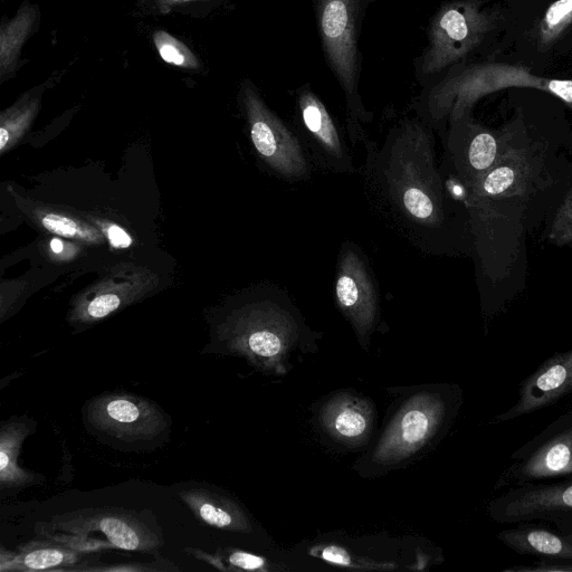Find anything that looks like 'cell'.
<instances>
[{"label": "cell", "instance_id": "f1b7e54d", "mask_svg": "<svg viewBox=\"0 0 572 572\" xmlns=\"http://www.w3.org/2000/svg\"><path fill=\"white\" fill-rule=\"evenodd\" d=\"M549 238L557 244L572 241V190L559 208L555 221L552 223Z\"/></svg>", "mask_w": 572, "mask_h": 572}, {"label": "cell", "instance_id": "f546056e", "mask_svg": "<svg viewBox=\"0 0 572 572\" xmlns=\"http://www.w3.org/2000/svg\"><path fill=\"white\" fill-rule=\"evenodd\" d=\"M569 560H541L532 567H513L504 572H572V562Z\"/></svg>", "mask_w": 572, "mask_h": 572}, {"label": "cell", "instance_id": "8992f818", "mask_svg": "<svg viewBox=\"0 0 572 572\" xmlns=\"http://www.w3.org/2000/svg\"><path fill=\"white\" fill-rule=\"evenodd\" d=\"M242 103L257 159L268 173L284 183H307L313 165L295 130L275 114L251 84H245Z\"/></svg>", "mask_w": 572, "mask_h": 572}, {"label": "cell", "instance_id": "836d02e7", "mask_svg": "<svg viewBox=\"0 0 572 572\" xmlns=\"http://www.w3.org/2000/svg\"><path fill=\"white\" fill-rule=\"evenodd\" d=\"M51 249L54 253H61L64 249V244L56 238V240L51 242Z\"/></svg>", "mask_w": 572, "mask_h": 572}, {"label": "cell", "instance_id": "e575fe53", "mask_svg": "<svg viewBox=\"0 0 572 572\" xmlns=\"http://www.w3.org/2000/svg\"><path fill=\"white\" fill-rule=\"evenodd\" d=\"M565 530L566 533H570V535H572V523H570V521L568 524H565Z\"/></svg>", "mask_w": 572, "mask_h": 572}, {"label": "cell", "instance_id": "7402d4cb", "mask_svg": "<svg viewBox=\"0 0 572 572\" xmlns=\"http://www.w3.org/2000/svg\"><path fill=\"white\" fill-rule=\"evenodd\" d=\"M83 552L61 542L28 543L18 554H5L2 551L0 570L4 571H43L61 570L78 564Z\"/></svg>", "mask_w": 572, "mask_h": 572}, {"label": "cell", "instance_id": "d6a6232c", "mask_svg": "<svg viewBox=\"0 0 572 572\" xmlns=\"http://www.w3.org/2000/svg\"><path fill=\"white\" fill-rule=\"evenodd\" d=\"M190 2H195V0H157L158 7L162 13L170 11L171 7Z\"/></svg>", "mask_w": 572, "mask_h": 572}, {"label": "cell", "instance_id": "603a6c76", "mask_svg": "<svg viewBox=\"0 0 572 572\" xmlns=\"http://www.w3.org/2000/svg\"><path fill=\"white\" fill-rule=\"evenodd\" d=\"M37 7L25 4L0 30V76L15 72L25 42L37 21Z\"/></svg>", "mask_w": 572, "mask_h": 572}, {"label": "cell", "instance_id": "7a4b0ae2", "mask_svg": "<svg viewBox=\"0 0 572 572\" xmlns=\"http://www.w3.org/2000/svg\"><path fill=\"white\" fill-rule=\"evenodd\" d=\"M207 352L241 357L266 376L289 373L292 359L316 354L323 333L313 330L291 295L261 285L242 298L214 328Z\"/></svg>", "mask_w": 572, "mask_h": 572}, {"label": "cell", "instance_id": "9c48e42d", "mask_svg": "<svg viewBox=\"0 0 572 572\" xmlns=\"http://www.w3.org/2000/svg\"><path fill=\"white\" fill-rule=\"evenodd\" d=\"M333 297L359 342L368 350L375 332L383 321L379 283L364 249L345 241L341 244Z\"/></svg>", "mask_w": 572, "mask_h": 572}, {"label": "cell", "instance_id": "5b68a950", "mask_svg": "<svg viewBox=\"0 0 572 572\" xmlns=\"http://www.w3.org/2000/svg\"><path fill=\"white\" fill-rule=\"evenodd\" d=\"M38 533L82 551L84 542L99 533L114 548L151 552L164 545L162 533L141 514L122 509H85L40 523ZM83 552V551H82Z\"/></svg>", "mask_w": 572, "mask_h": 572}, {"label": "cell", "instance_id": "1f68e13d", "mask_svg": "<svg viewBox=\"0 0 572 572\" xmlns=\"http://www.w3.org/2000/svg\"><path fill=\"white\" fill-rule=\"evenodd\" d=\"M109 241L113 247L127 249L132 244V238L120 226L110 225L107 230Z\"/></svg>", "mask_w": 572, "mask_h": 572}, {"label": "cell", "instance_id": "30bf717a", "mask_svg": "<svg viewBox=\"0 0 572 572\" xmlns=\"http://www.w3.org/2000/svg\"><path fill=\"white\" fill-rule=\"evenodd\" d=\"M494 26L495 17L473 0L447 4L434 18L423 72L438 73L459 62L483 42Z\"/></svg>", "mask_w": 572, "mask_h": 572}, {"label": "cell", "instance_id": "484cf974", "mask_svg": "<svg viewBox=\"0 0 572 572\" xmlns=\"http://www.w3.org/2000/svg\"><path fill=\"white\" fill-rule=\"evenodd\" d=\"M572 24V0H557L543 17L538 32L540 49L546 50L559 40Z\"/></svg>", "mask_w": 572, "mask_h": 572}, {"label": "cell", "instance_id": "83f0119b", "mask_svg": "<svg viewBox=\"0 0 572 572\" xmlns=\"http://www.w3.org/2000/svg\"><path fill=\"white\" fill-rule=\"evenodd\" d=\"M40 221L46 231L59 236L80 238V240L87 242H98L100 240V235L68 216L47 213L40 216Z\"/></svg>", "mask_w": 572, "mask_h": 572}, {"label": "cell", "instance_id": "5bb4252c", "mask_svg": "<svg viewBox=\"0 0 572 572\" xmlns=\"http://www.w3.org/2000/svg\"><path fill=\"white\" fill-rule=\"evenodd\" d=\"M317 418L322 434L332 443L355 448L369 443L376 409L368 398L342 390L323 400Z\"/></svg>", "mask_w": 572, "mask_h": 572}, {"label": "cell", "instance_id": "e0dca14e", "mask_svg": "<svg viewBox=\"0 0 572 572\" xmlns=\"http://www.w3.org/2000/svg\"><path fill=\"white\" fill-rule=\"evenodd\" d=\"M531 174L532 165L526 150L504 148L497 162L467 187V204L519 195L526 190Z\"/></svg>", "mask_w": 572, "mask_h": 572}, {"label": "cell", "instance_id": "4dcf8cb0", "mask_svg": "<svg viewBox=\"0 0 572 572\" xmlns=\"http://www.w3.org/2000/svg\"><path fill=\"white\" fill-rule=\"evenodd\" d=\"M548 92L556 97L572 104V81L570 80H549Z\"/></svg>", "mask_w": 572, "mask_h": 572}, {"label": "cell", "instance_id": "ac0fdd59", "mask_svg": "<svg viewBox=\"0 0 572 572\" xmlns=\"http://www.w3.org/2000/svg\"><path fill=\"white\" fill-rule=\"evenodd\" d=\"M178 495L195 517L213 528L250 535L254 523L243 505L232 495L214 486L196 485L180 490Z\"/></svg>", "mask_w": 572, "mask_h": 572}, {"label": "cell", "instance_id": "cb8c5ba5", "mask_svg": "<svg viewBox=\"0 0 572 572\" xmlns=\"http://www.w3.org/2000/svg\"><path fill=\"white\" fill-rule=\"evenodd\" d=\"M40 98L25 95L15 106L5 110L0 117V150L3 154L22 138L40 110Z\"/></svg>", "mask_w": 572, "mask_h": 572}, {"label": "cell", "instance_id": "3957f363", "mask_svg": "<svg viewBox=\"0 0 572 572\" xmlns=\"http://www.w3.org/2000/svg\"><path fill=\"white\" fill-rule=\"evenodd\" d=\"M461 397L459 388L450 385L407 389L383 433L356 462L354 470L362 478H377L415 461L443 436L461 405Z\"/></svg>", "mask_w": 572, "mask_h": 572}, {"label": "cell", "instance_id": "4fadbf2b", "mask_svg": "<svg viewBox=\"0 0 572 572\" xmlns=\"http://www.w3.org/2000/svg\"><path fill=\"white\" fill-rule=\"evenodd\" d=\"M489 513L498 523L572 520V480L556 484H520L491 501Z\"/></svg>", "mask_w": 572, "mask_h": 572}, {"label": "cell", "instance_id": "9a60e30c", "mask_svg": "<svg viewBox=\"0 0 572 572\" xmlns=\"http://www.w3.org/2000/svg\"><path fill=\"white\" fill-rule=\"evenodd\" d=\"M445 145L446 156L466 187L484 175L503 151L493 133L473 125L467 117L451 122Z\"/></svg>", "mask_w": 572, "mask_h": 572}, {"label": "cell", "instance_id": "7c38bea8", "mask_svg": "<svg viewBox=\"0 0 572 572\" xmlns=\"http://www.w3.org/2000/svg\"><path fill=\"white\" fill-rule=\"evenodd\" d=\"M157 284V276L147 269L121 266L75 301L70 322L75 327L91 326L145 297Z\"/></svg>", "mask_w": 572, "mask_h": 572}, {"label": "cell", "instance_id": "2e32d148", "mask_svg": "<svg viewBox=\"0 0 572 572\" xmlns=\"http://www.w3.org/2000/svg\"><path fill=\"white\" fill-rule=\"evenodd\" d=\"M572 393V349L561 352L542 364L523 381L519 400L508 412L497 417V422L513 421L558 402Z\"/></svg>", "mask_w": 572, "mask_h": 572}, {"label": "cell", "instance_id": "d4e9b609", "mask_svg": "<svg viewBox=\"0 0 572 572\" xmlns=\"http://www.w3.org/2000/svg\"><path fill=\"white\" fill-rule=\"evenodd\" d=\"M190 556L206 561L221 570H246V571H268L271 570V562L263 557L250 554L242 550H224L223 554L215 556L205 554L199 550L188 549Z\"/></svg>", "mask_w": 572, "mask_h": 572}, {"label": "cell", "instance_id": "4316f807", "mask_svg": "<svg viewBox=\"0 0 572 572\" xmlns=\"http://www.w3.org/2000/svg\"><path fill=\"white\" fill-rule=\"evenodd\" d=\"M154 43L161 59L166 63L188 70L199 68L200 64L195 54L173 35L158 31L154 34Z\"/></svg>", "mask_w": 572, "mask_h": 572}, {"label": "cell", "instance_id": "8fae6325", "mask_svg": "<svg viewBox=\"0 0 572 572\" xmlns=\"http://www.w3.org/2000/svg\"><path fill=\"white\" fill-rule=\"evenodd\" d=\"M313 167L331 175H357L348 143L327 107L310 89L300 92L297 101V129Z\"/></svg>", "mask_w": 572, "mask_h": 572}, {"label": "cell", "instance_id": "52a82bcc", "mask_svg": "<svg viewBox=\"0 0 572 572\" xmlns=\"http://www.w3.org/2000/svg\"><path fill=\"white\" fill-rule=\"evenodd\" d=\"M319 26L328 60L346 92L348 104V137L351 145H364L368 138L364 123L373 120L358 97L356 0H320Z\"/></svg>", "mask_w": 572, "mask_h": 572}, {"label": "cell", "instance_id": "ba28073f", "mask_svg": "<svg viewBox=\"0 0 572 572\" xmlns=\"http://www.w3.org/2000/svg\"><path fill=\"white\" fill-rule=\"evenodd\" d=\"M89 432L119 446L147 447L168 436L171 419L147 398L127 393H106L84 407Z\"/></svg>", "mask_w": 572, "mask_h": 572}, {"label": "cell", "instance_id": "6da1fadb", "mask_svg": "<svg viewBox=\"0 0 572 572\" xmlns=\"http://www.w3.org/2000/svg\"><path fill=\"white\" fill-rule=\"evenodd\" d=\"M364 146L361 184L370 212L419 253H448L454 202L436 164L433 129L422 119H405L383 142L367 139Z\"/></svg>", "mask_w": 572, "mask_h": 572}, {"label": "cell", "instance_id": "ffe728a7", "mask_svg": "<svg viewBox=\"0 0 572 572\" xmlns=\"http://www.w3.org/2000/svg\"><path fill=\"white\" fill-rule=\"evenodd\" d=\"M27 417L12 418L0 426V485L2 490L22 489L38 484L42 476L28 472L17 460L26 437L34 432Z\"/></svg>", "mask_w": 572, "mask_h": 572}, {"label": "cell", "instance_id": "277c9868", "mask_svg": "<svg viewBox=\"0 0 572 572\" xmlns=\"http://www.w3.org/2000/svg\"><path fill=\"white\" fill-rule=\"evenodd\" d=\"M549 80L522 65L486 63L470 66L448 76L428 93L422 120L433 130L446 120L467 117L474 104L485 95L510 88H530L548 92Z\"/></svg>", "mask_w": 572, "mask_h": 572}, {"label": "cell", "instance_id": "44dd1931", "mask_svg": "<svg viewBox=\"0 0 572 572\" xmlns=\"http://www.w3.org/2000/svg\"><path fill=\"white\" fill-rule=\"evenodd\" d=\"M498 539L503 545L522 556L572 561V535L570 533L559 535L546 528L521 526L501 531Z\"/></svg>", "mask_w": 572, "mask_h": 572}, {"label": "cell", "instance_id": "d6986e66", "mask_svg": "<svg viewBox=\"0 0 572 572\" xmlns=\"http://www.w3.org/2000/svg\"><path fill=\"white\" fill-rule=\"evenodd\" d=\"M569 474H572V425L549 438L529 456H522L521 462L504 474L503 484L499 486L502 488L507 482L519 485Z\"/></svg>", "mask_w": 572, "mask_h": 572}]
</instances>
